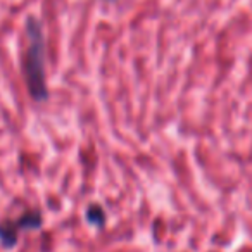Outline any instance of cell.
Returning a JSON list of instances; mask_svg holds the SVG:
<instances>
[{
  "instance_id": "cell-2",
  "label": "cell",
  "mask_w": 252,
  "mask_h": 252,
  "mask_svg": "<svg viewBox=\"0 0 252 252\" xmlns=\"http://www.w3.org/2000/svg\"><path fill=\"white\" fill-rule=\"evenodd\" d=\"M42 226V216L36 211H28L18 220L0 221V244L4 249L16 247L19 238V231L23 230H38Z\"/></svg>"
},
{
  "instance_id": "cell-1",
  "label": "cell",
  "mask_w": 252,
  "mask_h": 252,
  "mask_svg": "<svg viewBox=\"0 0 252 252\" xmlns=\"http://www.w3.org/2000/svg\"><path fill=\"white\" fill-rule=\"evenodd\" d=\"M28 54L25 63V76L30 95L35 102H45L49 98V88L45 81V38L42 23L36 18L28 19Z\"/></svg>"
},
{
  "instance_id": "cell-3",
  "label": "cell",
  "mask_w": 252,
  "mask_h": 252,
  "mask_svg": "<svg viewBox=\"0 0 252 252\" xmlns=\"http://www.w3.org/2000/svg\"><path fill=\"white\" fill-rule=\"evenodd\" d=\"M87 221L94 226L102 228L105 224V213L98 204H92L87 209Z\"/></svg>"
}]
</instances>
